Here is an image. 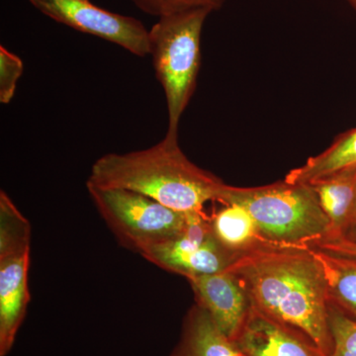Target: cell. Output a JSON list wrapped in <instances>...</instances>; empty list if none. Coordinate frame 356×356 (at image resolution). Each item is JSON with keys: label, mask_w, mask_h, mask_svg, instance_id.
Instances as JSON below:
<instances>
[{"label": "cell", "mask_w": 356, "mask_h": 356, "mask_svg": "<svg viewBox=\"0 0 356 356\" xmlns=\"http://www.w3.org/2000/svg\"><path fill=\"white\" fill-rule=\"evenodd\" d=\"M228 270L235 274L252 305L304 332L330 355L327 280L313 248L257 250L241 257Z\"/></svg>", "instance_id": "6da1fadb"}, {"label": "cell", "mask_w": 356, "mask_h": 356, "mask_svg": "<svg viewBox=\"0 0 356 356\" xmlns=\"http://www.w3.org/2000/svg\"><path fill=\"white\" fill-rule=\"evenodd\" d=\"M86 184L138 192L170 209L203 213L218 202L224 182L194 165L178 138L165 135L159 144L127 154H107L93 163Z\"/></svg>", "instance_id": "7a4b0ae2"}, {"label": "cell", "mask_w": 356, "mask_h": 356, "mask_svg": "<svg viewBox=\"0 0 356 356\" xmlns=\"http://www.w3.org/2000/svg\"><path fill=\"white\" fill-rule=\"evenodd\" d=\"M218 203L238 205L250 213L271 242L308 248L330 238V221L310 184L278 181L257 187L226 184Z\"/></svg>", "instance_id": "3957f363"}, {"label": "cell", "mask_w": 356, "mask_h": 356, "mask_svg": "<svg viewBox=\"0 0 356 356\" xmlns=\"http://www.w3.org/2000/svg\"><path fill=\"white\" fill-rule=\"evenodd\" d=\"M211 13L196 8L163 16L149 31V55L168 104V137L178 138L180 118L195 91L201 34Z\"/></svg>", "instance_id": "277c9868"}, {"label": "cell", "mask_w": 356, "mask_h": 356, "mask_svg": "<svg viewBox=\"0 0 356 356\" xmlns=\"http://www.w3.org/2000/svg\"><path fill=\"white\" fill-rule=\"evenodd\" d=\"M91 200L123 247L137 254L179 236L193 213L170 209L138 192L86 184Z\"/></svg>", "instance_id": "5b68a950"}, {"label": "cell", "mask_w": 356, "mask_h": 356, "mask_svg": "<svg viewBox=\"0 0 356 356\" xmlns=\"http://www.w3.org/2000/svg\"><path fill=\"white\" fill-rule=\"evenodd\" d=\"M31 225L0 191V356L13 350L30 302Z\"/></svg>", "instance_id": "8992f818"}, {"label": "cell", "mask_w": 356, "mask_h": 356, "mask_svg": "<svg viewBox=\"0 0 356 356\" xmlns=\"http://www.w3.org/2000/svg\"><path fill=\"white\" fill-rule=\"evenodd\" d=\"M140 254L159 268L186 280L228 270L241 257L219 243L206 212L193 213L179 236L147 248Z\"/></svg>", "instance_id": "52a82bcc"}, {"label": "cell", "mask_w": 356, "mask_h": 356, "mask_svg": "<svg viewBox=\"0 0 356 356\" xmlns=\"http://www.w3.org/2000/svg\"><path fill=\"white\" fill-rule=\"evenodd\" d=\"M29 2L56 22L118 44L138 57L149 55V30L136 18L105 10L90 0H29Z\"/></svg>", "instance_id": "ba28073f"}, {"label": "cell", "mask_w": 356, "mask_h": 356, "mask_svg": "<svg viewBox=\"0 0 356 356\" xmlns=\"http://www.w3.org/2000/svg\"><path fill=\"white\" fill-rule=\"evenodd\" d=\"M234 343L243 356H327L304 332L252 304Z\"/></svg>", "instance_id": "9c48e42d"}, {"label": "cell", "mask_w": 356, "mask_h": 356, "mask_svg": "<svg viewBox=\"0 0 356 356\" xmlns=\"http://www.w3.org/2000/svg\"><path fill=\"white\" fill-rule=\"evenodd\" d=\"M187 280L196 304L205 309L225 336L235 341L252 308V301L235 274L225 270Z\"/></svg>", "instance_id": "30bf717a"}, {"label": "cell", "mask_w": 356, "mask_h": 356, "mask_svg": "<svg viewBox=\"0 0 356 356\" xmlns=\"http://www.w3.org/2000/svg\"><path fill=\"white\" fill-rule=\"evenodd\" d=\"M310 185L330 221L327 241L343 238L356 225V166Z\"/></svg>", "instance_id": "8fae6325"}, {"label": "cell", "mask_w": 356, "mask_h": 356, "mask_svg": "<svg viewBox=\"0 0 356 356\" xmlns=\"http://www.w3.org/2000/svg\"><path fill=\"white\" fill-rule=\"evenodd\" d=\"M168 356H243L234 341L216 327L202 307L185 316L177 346Z\"/></svg>", "instance_id": "7c38bea8"}, {"label": "cell", "mask_w": 356, "mask_h": 356, "mask_svg": "<svg viewBox=\"0 0 356 356\" xmlns=\"http://www.w3.org/2000/svg\"><path fill=\"white\" fill-rule=\"evenodd\" d=\"M210 216L213 233L222 247L243 255L257 250L289 248L271 242L262 235L247 210L238 205H224Z\"/></svg>", "instance_id": "4fadbf2b"}, {"label": "cell", "mask_w": 356, "mask_h": 356, "mask_svg": "<svg viewBox=\"0 0 356 356\" xmlns=\"http://www.w3.org/2000/svg\"><path fill=\"white\" fill-rule=\"evenodd\" d=\"M356 166V128L341 134L331 146L285 177L290 184H313L323 178Z\"/></svg>", "instance_id": "5bb4252c"}, {"label": "cell", "mask_w": 356, "mask_h": 356, "mask_svg": "<svg viewBox=\"0 0 356 356\" xmlns=\"http://www.w3.org/2000/svg\"><path fill=\"white\" fill-rule=\"evenodd\" d=\"M313 250L324 269L329 303L356 321V257L331 254L316 248Z\"/></svg>", "instance_id": "9a60e30c"}, {"label": "cell", "mask_w": 356, "mask_h": 356, "mask_svg": "<svg viewBox=\"0 0 356 356\" xmlns=\"http://www.w3.org/2000/svg\"><path fill=\"white\" fill-rule=\"evenodd\" d=\"M332 350L329 356H356V321L329 303Z\"/></svg>", "instance_id": "2e32d148"}, {"label": "cell", "mask_w": 356, "mask_h": 356, "mask_svg": "<svg viewBox=\"0 0 356 356\" xmlns=\"http://www.w3.org/2000/svg\"><path fill=\"white\" fill-rule=\"evenodd\" d=\"M138 9L147 15L163 17L182 11L207 8L215 11L221 8L227 0H131Z\"/></svg>", "instance_id": "e0dca14e"}, {"label": "cell", "mask_w": 356, "mask_h": 356, "mask_svg": "<svg viewBox=\"0 0 356 356\" xmlns=\"http://www.w3.org/2000/svg\"><path fill=\"white\" fill-rule=\"evenodd\" d=\"M23 70L22 60L0 46V102L2 104H8L13 100Z\"/></svg>", "instance_id": "ac0fdd59"}, {"label": "cell", "mask_w": 356, "mask_h": 356, "mask_svg": "<svg viewBox=\"0 0 356 356\" xmlns=\"http://www.w3.org/2000/svg\"><path fill=\"white\" fill-rule=\"evenodd\" d=\"M313 248L324 250V252H331V254L356 257V243L350 242V241L344 238L318 243Z\"/></svg>", "instance_id": "d6986e66"}, {"label": "cell", "mask_w": 356, "mask_h": 356, "mask_svg": "<svg viewBox=\"0 0 356 356\" xmlns=\"http://www.w3.org/2000/svg\"><path fill=\"white\" fill-rule=\"evenodd\" d=\"M343 238L350 241V242L356 243V225L348 232V234Z\"/></svg>", "instance_id": "ffe728a7"}, {"label": "cell", "mask_w": 356, "mask_h": 356, "mask_svg": "<svg viewBox=\"0 0 356 356\" xmlns=\"http://www.w3.org/2000/svg\"><path fill=\"white\" fill-rule=\"evenodd\" d=\"M346 1L353 7V10L356 13V0H346Z\"/></svg>", "instance_id": "44dd1931"}]
</instances>
